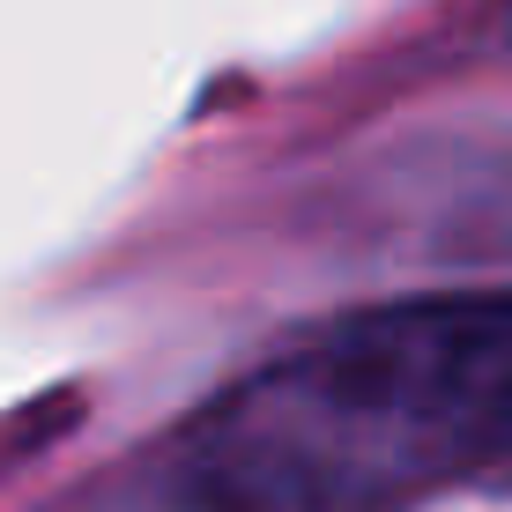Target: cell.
I'll return each mask as SVG.
<instances>
[{"label":"cell","instance_id":"cell-1","mask_svg":"<svg viewBox=\"0 0 512 512\" xmlns=\"http://www.w3.org/2000/svg\"><path fill=\"white\" fill-rule=\"evenodd\" d=\"M431 483L512 490V290L379 305L253 372L186 431L179 512H401Z\"/></svg>","mask_w":512,"mask_h":512}]
</instances>
